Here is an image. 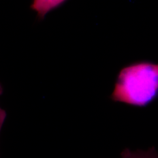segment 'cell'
Segmentation results:
<instances>
[{
	"label": "cell",
	"mask_w": 158,
	"mask_h": 158,
	"mask_svg": "<svg viewBox=\"0 0 158 158\" xmlns=\"http://www.w3.org/2000/svg\"><path fill=\"white\" fill-rule=\"evenodd\" d=\"M158 96V64L139 62L120 71L111 98L114 102L145 107Z\"/></svg>",
	"instance_id": "cell-1"
},
{
	"label": "cell",
	"mask_w": 158,
	"mask_h": 158,
	"mask_svg": "<svg viewBox=\"0 0 158 158\" xmlns=\"http://www.w3.org/2000/svg\"><path fill=\"white\" fill-rule=\"evenodd\" d=\"M68 0H32L31 10L36 12L37 17L43 19L47 14L56 9Z\"/></svg>",
	"instance_id": "cell-2"
},
{
	"label": "cell",
	"mask_w": 158,
	"mask_h": 158,
	"mask_svg": "<svg viewBox=\"0 0 158 158\" xmlns=\"http://www.w3.org/2000/svg\"><path fill=\"white\" fill-rule=\"evenodd\" d=\"M121 158H158V152L153 147L147 150L133 151L126 148L121 153Z\"/></svg>",
	"instance_id": "cell-3"
},
{
	"label": "cell",
	"mask_w": 158,
	"mask_h": 158,
	"mask_svg": "<svg viewBox=\"0 0 158 158\" xmlns=\"http://www.w3.org/2000/svg\"><path fill=\"white\" fill-rule=\"evenodd\" d=\"M6 111L4 110H0V133L2 130V126L6 120Z\"/></svg>",
	"instance_id": "cell-4"
},
{
	"label": "cell",
	"mask_w": 158,
	"mask_h": 158,
	"mask_svg": "<svg viewBox=\"0 0 158 158\" xmlns=\"http://www.w3.org/2000/svg\"><path fill=\"white\" fill-rule=\"evenodd\" d=\"M2 89L1 85H0V94L2 93Z\"/></svg>",
	"instance_id": "cell-5"
}]
</instances>
